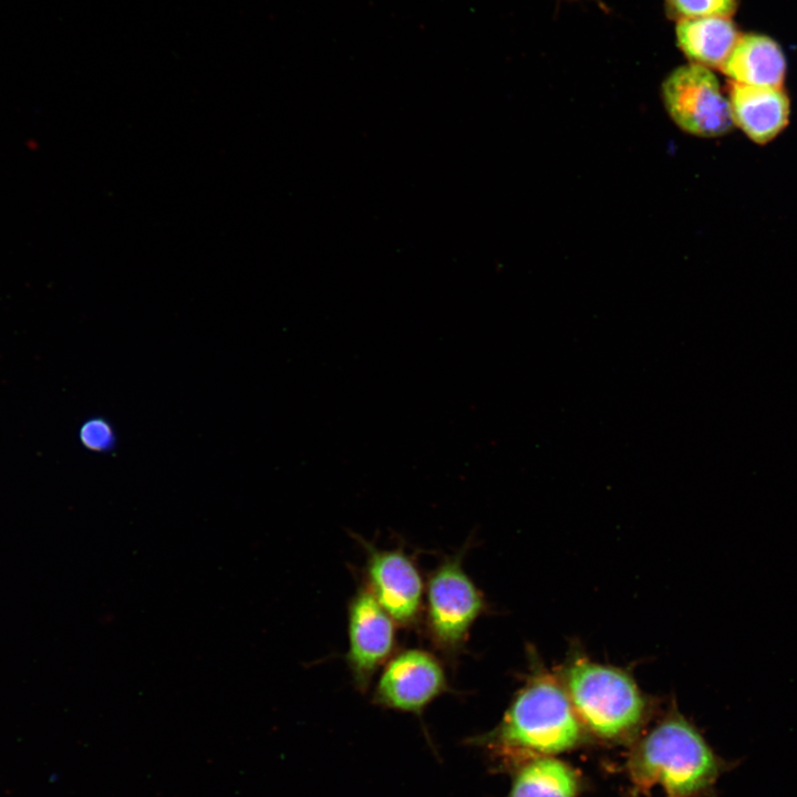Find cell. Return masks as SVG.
I'll list each match as a JSON object with an SVG mask.
<instances>
[{"mask_svg":"<svg viewBox=\"0 0 797 797\" xmlns=\"http://www.w3.org/2000/svg\"><path fill=\"white\" fill-rule=\"evenodd\" d=\"M581 735L582 725L561 680L539 671L516 693L484 743L507 752L550 756L575 747Z\"/></svg>","mask_w":797,"mask_h":797,"instance_id":"obj_1","label":"cell"},{"mask_svg":"<svg viewBox=\"0 0 797 797\" xmlns=\"http://www.w3.org/2000/svg\"><path fill=\"white\" fill-rule=\"evenodd\" d=\"M629 772L639 788H663L670 797H691L716 778L718 762L702 735L686 720L672 715L638 743Z\"/></svg>","mask_w":797,"mask_h":797,"instance_id":"obj_2","label":"cell"},{"mask_svg":"<svg viewBox=\"0 0 797 797\" xmlns=\"http://www.w3.org/2000/svg\"><path fill=\"white\" fill-rule=\"evenodd\" d=\"M561 682L581 725L601 738L623 737L644 717L645 698L621 669L577 658Z\"/></svg>","mask_w":797,"mask_h":797,"instance_id":"obj_3","label":"cell"},{"mask_svg":"<svg viewBox=\"0 0 797 797\" xmlns=\"http://www.w3.org/2000/svg\"><path fill=\"white\" fill-rule=\"evenodd\" d=\"M485 608L483 594L464 570L462 555L446 558L429 576L426 630L432 643L447 656L460 652Z\"/></svg>","mask_w":797,"mask_h":797,"instance_id":"obj_4","label":"cell"},{"mask_svg":"<svg viewBox=\"0 0 797 797\" xmlns=\"http://www.w3.org/2000/svg\"><path fill=\"white\" fill-rule=\"evenodd\" d=\"M662 97L673 122L692 135L716 137L734 125L729 101L706 66L690 63L675 69L663 82Z\"/></svg>","mask_w":797,"mask_h":797,"instance_id":"obj_5","label":"cell"},{"mask_svg":"<svg viewBox=\"0 0 797 797\" xmlns=\"http://www.w3.org/2000/svg\"><path fill=\"white\" fill-rule=\"evenodd\" d=\"M446 689V674L438 659L425 650L408 649L384 666L373 700L386 708L420 714Z\"/></svg>","mask_w":797,"mask_h":797,"instance_id":"obj_6","label":"cell"},{"mask_svg":"<svg viewBox=\"0 0 797 797\" xmlns=\"http://www.w3.org/2000/svg\"><path fill=\"white\" fill-rule=\"evenodd\" d=\"M394 623L366 587L351 600L346 661L360 690L369 687L374 673L391 656L395 645Z\"/></svg>","mask_w":797,"mask_h":797,"instance_id":"obj_7","label":"cell"},{"mask_svg":"<svg viewBox=\"0 0 797 797\" xmlns=\"http://www.w3.org/2000/svg\"><path fill=\"white\" fill-rule=\"evenodd\" d=\"M366 551V588L395 623L413 624L421 612L424 592L414 560L401 549L368 545Z\"/></svg>","mask_w":797,"mask_h":797,"instance_id":"obj_8","label":"cell"},{"mask_svg":"<svg viewBox=\"0 0 797 797\" xmlns=\"http://www.w3.org/2000/svg\"><path fill=\"white\" fill-rule=\"evenodd\" d=\"M728 101L734 124L755 143H768L788 123L789 101L782 89L732 81Z\"/></svg>","mask_w":797,"mask_h":797,"instance_id":"obj_9","label":"cell"},{"mask_svg":"<svg viewBox=\"0 0 797 797\" xmlns=\"http://www.w3.org/2000/svg\"><path fill=\"white\" fill-rule=\"evenodd\" d=\"M733 82L782 89L786 60L778 44L768 37H738L731 53L720 66Z\"/></svg>","mask_w":797,"mask_h":797,"instance_id":"obj_10","label":"cell"},{"mask_svg":"<svg viewBox=\"0 0 797 797\" xmlns=\"http://www.w3.org/2000/svg\"><path fill=\"white\" fill-rule=\"evenodd\" d=\"M680 49L703 66H721L734 48L738 32L725 17L682 19L676 24Z\"/></svg>","mask_w":797,"mask_h":797,"instance_id":"obj_11","label":"cell"},{"mask_svg":"<svg viewBox=\"0 0 797 797\" xmlns=\"http://www.w3.org/2000/svg\"><path fill=\"white\" fill-rule=\"evenodd\" d=\"M575 769L551 756H534L516 772L507 797H577Z\"/></svg>","mask_w":797,"mask_h":797,"instance_id":"obj_12","label":"cell"},{"mask_svg":"<svg viewBox=\"0 0 797 797\" xmlns=\"http://www.w3.org/2000/svg\"><path fill=\"white\" fill-rule=\"evenodd\" d=\"M671 15L682 19L705 17L728 18L735 10L736 0H666Z\"/></svg>","mask_w":797,"mask_h":797,"instance_id":"obj_13","label":"cell"},{"mask_svg":"<svg viewBox=\"0 0 797 797\" xmlns=\"http://www.w3.org/2000/svg\"><path fill=\"white\" fill-rule=\"evenodd\" d=\"M79 434L81 443L92 452H108L116 442L113 427L102 417L87 420L82 424Z\"/></svg>","mask_w":797,"mask_h":797,"instance_id":"obj_14","label":"cell"}]
</instances>
